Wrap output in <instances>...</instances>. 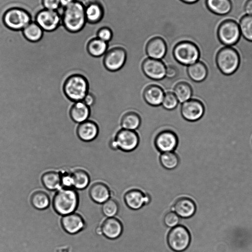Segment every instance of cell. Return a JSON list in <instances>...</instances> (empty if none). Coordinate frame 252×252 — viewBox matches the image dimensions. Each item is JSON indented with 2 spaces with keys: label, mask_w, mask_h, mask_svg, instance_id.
<instances>
[{
  "label": "cell",
  "mask_w": 252,
  "mask_h": 252,
  "mask_svg": "<svg viewBox=\"0 0 252 252\" xmlns=\"http://www.w3.org/2000/svg\"><path fill=\"white\" fill-rule=\"evenodd\" d=\"M235 19V15L231 10L224 15L216 14L209 10L205 13L194 27L197 40L192 42L199 50L198 61L203 63L207 69L206 77L198 84L200 90L205 93H211L217 90L225 76L219 69L216 62L218 52L225 46L218 38V28L223 21Z\"/></svg>",
  "instance_id": "obj_1"
},
{
  "label": "cell",
  "mask_w": 252,
  "mask_h": 252,
  "mask_svg": "<svg viewBox=\"0 0 252 252\" xmlns=\"http://www.w3.org/2000/svg\"><path fill=\"white\" fill-rule=\"evenodd\" d=\"M85 10L84 5L77 0L63 8L62 21L67 30L75 32L82 29L87 22Z\"/></svg>",
  "instance_id": "obj_2"
},
{
  "label": "cell",
  "mask_w": 252,
  "mask_h": 252,
  "mask_svg": "<svg viewBox=\"0 0 252 252\" xmlns=\"http://www.w3.org/2000/svg\"><path fill=\"white\" fill-rule=\"evenodd\" d=\"M79 203V196L72 188H63L55 195L53 205L59 215L65 216L73 213Z\"/></svg>",
  "instance_id": "obj_3"
},
{
  "label": "cell",
  "mask_w": 252,
  "mask_h": 252,
  "mask_svg": "<svg viewBox=\"0 0 252 252\" xmlns=\"http://www.w3.org/2000/svg\"><path fill=\"white\" fill-rule=\"evenodd\" d=\"M172 55L178 63L187 66L199 60L200 52L195 43L190 40H184L174 46Z\"/></svg>",
  "instance_id": "obj_4"
},
{
  "label": "cell",
  "mask_w": 252,
  "mask_h": 252,
  "mask_svg": "<svg viewBox=\"0 0 252 252\" xmlns=\"http://www.w3.org/2000/svg\"><path fill=\"white\" fill-rule=\"evenodd\" d=\"M64 94L71 100L82 101L88 92V83L81 75H73L68 77L63 86Z\"/></svg>",
  "instance_id": "obj_5"
},
{
  "label": "cell",
  "mask_w": 252,
  "mask_h": 252,
  "mask_svg": "<svg viewBox=\"0 0 252 252\" xmlns=\"http://www.w3.org/2000/svg\"><path fill=\"white\" fill-rule=\"evenodd\" d=\"M216 62L219 69L222 73L230 75L237 69L240 58L234 48L231 46H225L218 52Z\"/></svg>",
  "instance_id": "obj_6"
},
{
  "label": "cell",
  "mask_w": 252,
  "mask_h": 252,
  "mask_svg": "<svg viewBox=\"0 0 252 252\" xmlns=\"http://www.w3.org/2000/svg\"><path fill=\"white\" fill-rule=\"evenodd\" d=\"M32 21L31 16L28 12L20 7L10 8L3 16L4 25L14 31H22Z\"/></svg>",
  "instance_id": "obj_7"
},
{
  "label": "cell",
  "mask_w": 252,
  "mask_h": 252,
  "mask_svg": "<svg viewBox=\"0 0 252 252\" xmlns=\"http://www.w3.org/2000/svg\"><path fill=\"white\" fill-rule=\"evenodd\" d=\"M190 240L189 230L185 226L180 224L171 228L167 236L169 247L176 252H182L187 250Z\"/></svg>",
  "instance_id": "obj_8"
},
{
  "label": "cell",
  "mask_w": 252,
  "mask_h": 252,
  "mask_svg": "<svg viewBox=\"0 0 252 252\" xmlns=\"http://www.w3.org/2000/svg\"><path fill=\"white\" fill-rule=\"evenodd\" d=\"M241 35L239 24L232 20L223 21L218 28V38L225 46H231L236 44Z\"/></svg>",
  "instance_id": "obj_9"
},
{
  "label": "cell",
  "mask_w": 252,
  "mask_h": 252,
  "mask_svg": "<svg viewBox=\"0 0 252 252\" xmlns=\"http://www.w3.org/2000/svg\"><path fill=\"white\" fill-rule=\"evenodd\" d=\"M127 58V52L123 47L117 46L109 49L104 55L103 64L109 71L116 72L123 67Z\"/></svg>",
  "instance_id": "obj_10"
},
{
  "label": "cell",
  "mask_w": 252,
  "mask_h": 252,
  "mask_svg": "<svg viewBox=\"0 0 252 252\" xmlns=\"http://www.w3.org/2000/svg\"><path fill=\"white\" fill-rule=\"evenodd\" d=\"M144 75L150 79L160 81L165 78L166 64L161 60L146 58L141 65Z\"/></svg>",
  "instance_id": "obj_11"
},
{
  "label": "cell",
  "mask_w": 252,
  "mask_h": 252,
  "mask_svg": "<svg viewBox=\"0 0 252 252\" xmlns=\"http://www.w3.org/2000/svg\"><path fill=\"white\" fill-rule=\"evenodd\" d=\"M35 22L43 31L52 32L61 23L62 15L58 11L43 9L36 14Z\"/></svg>",
  "instance_id": "obj_12"
},
{
  "label": "cell",
  "mask_w": 252,
  "mask_h": 252,
  "mask_svg": "<svg viewBox=\"0 0 252 252\" xmlns=\"http://www.w3.org/2000/svg\"><path fill=\"white\" fill-rule=\"evenodd\" d=\"M115 140L118 148L126 152L134 150L139 143V137L136 131L123 128L116 133Z\"/></svg>",
  "instance_id": "obj_13"
},
{
  "label": "cell",
  "mask_w": 252,
  "mask_h": 252,
  "mask_svg": "<svg viewBox=\"0 0 252 252\" xmlns=\"http://www.w3.org/2000/svg\"><path fill=\"white\" fill-rule=\"evenodd\" d=\"M180 113L183 118L189 122H195L199 120L204 113L202 103L194 98H191L180 105Z\"/></svg>",
  "instance_id": "obj_14"
},
{
  "label": "cell",
  "mask_w": 252,
  "mask_h": 252,
  "mask_svg": "<svg viewBox=\"0 0 252 252\" xmlns=\"http://www.w3.org/2000/svg\"><path fill=\"white\" fill-rule=\"evenodd\" d=\"M154 143L157 149L160 153L173 152L177 147L178 138L174 131L166 129L157 135Z\"/></svg>",
  "instance_id": "obj_15"
},
{
  "label": "cell",
  "mask_w": 252,
  "mask_h": 252,
  "mask_svg": "<svg viewBox=\"0 0 252 252\" xmlns=\"http://www.w3.org/2000/svg\"><path fill=\"white\" fill-rule=\"evenodd\" d=\"M167 50L165 41L159 36L151 38L145 47V52L147 57L160 60L165 57Z\"/></svg>",
  "instance_id": "obj_16"
},
{
  "label": "cell",
  "mask_w": 252,
  "mask_h": 252,
  "mask_svg": "<svg viewBox=\"0 0 252 252\" xmlns=\"http://www.w3.org/2000/svg\"><path fill=\"white\" fill-rule=\"evenodd\" d=\"M164 94L165 91L161 86L157 84H151L144 89L143 97L148 105L158 107L161 105Z\"/></svg>",
  "instance_id": "obj_17"
},
{
  "label": "cell",
  "mask_w": 252,
  "mask_h": 252,
  "mask_svg": "<svg viewBox=\"0 0 252 252\" xmlns=\"http://www.w3.org/2000/svg\"><path fill=\"white\" fill-rule=\"evenodd\" d=\"M61 224L63 229L67 233L74 234L83 229L85 222L81 215L72 213L63 217L61 220Z\"/></svg>",
  "instance_id": "obj_18"
},
{
  "label": "cell",
  "mask_w": 252,
  "mask_h": 252,
  "mask_svg": "<svg viewBox=\"0 0 252 252\" xmlns=\"http://www.w3.org/2000/svg\"><path fill=\"white\" fill-rule=\"evenodd\" d=\"M196 210L195 203L192 199L188 197L179 198L171 209L172 211L183 219L191 217L195 214Z\"/></svg>",
  "instance_id": "obj_19"
},
{
  "label": "cell",
  "mask_w": 252,
  "mask_h": 252,
  "mask_svg": "<svg viewBox=\"0 0 252 252\" xmlns=\"http://www.w3.org/2000/svg\"><path fill=\"white\" fill-rule=\"evenodd\" d=\"M126 205L133 210H138L149 203V196L144 194L138 189H132L127 192L125 195Z\"/></svg>",
  "instance_id": "obj_20"
},
{
  "label": "cell",
  "mask_w": 252,
  "mask_h": 252,
  "mask_svg": "<svg viewBox=\"0 0 252 252\" xmlns=\"http://www.w3.org/2000/svg\"><path fill=\"white\" fill-rule=\"evenodd\" d=\"M89 194L91 200L98 204H102L110 198L109 188L101 182L93 183L89 189Z\"/></svg>",
  "instance_id": "obj_21"
},
{
  "label": "cell",
  "mask_w": 252,
  "mask_h": 252,
  "mask_svg": "<svg viewBox=\"0 0 252 252\" xmlns=\"http://www.w3.org/2000/svg\"><path fill=\"white\" fill-rule=\"evenodd\" d=\"M77 132L80 139L85 142H90L97 137L98 127L94 122L87 120L79 125Z\"/></svg>",
  "instance_id": "obj_22"
},
{
  "label": "cell",
  "mask_w": 252,
  "mask_h": 252,
  "mask_svg": "<svg viewBox=\"0 0 252 252\" xmlns=\"http://www.w3.org/2000/svg\"><path fill=\"white\" fill-rule=\"evenodd\" d=\"M103 234L110 239H115L119 237L123 230L121 223L116 218H108L101 226Z\"/></svg>",
  "instance_id": "obj_23"
},
{
  "label": "cell",
  "mask_w": 252,
  "mask_h": 252,
  "mask_svg": "<svg viewBox=\"0 0 252 252\" xmlns=\"http://www.w3.org/2000/svg\"><path fill=\"white\" fill-rule=\"evenodd\" d=\"M70 114L72 120L80 124L88 120L90 109L83 101H77L71 107Z\"/></svg>",
  "instance_id": "obj_24"
},
{
  "label": "cell",
  "mask_w": 252,
  "mask_h": 252,
  "mask_svg": "<svg viewBox=\"0 0 252 252\" xmlns=\"http://www.w3.org/2000/svg\"><path fill=\"white\" fill-rule=\"evenodd\" d=\"M186 71L189 78L196 82L203 81L207 75V69L206 66L199 61L187 66Z\"/></svg>",
  "instance_id": "obj_25"
},
{
  "label": "cell",
  "mask_w": 252,
  "mask_h": 252,
  "mask_svg": "<svg viewBox=\"0 0 252 252\" xmlns=\"http://www.w3.org/2000/svg\"><path fill=\"white\" fill-rule=\"evenodd\" d=\"M141 118L137 113L129 111L122 116L120 126L121 128L136 131L141 126Z\"/></svg>",
  "instance_id": "obj_26"
},
{
  "label": "cell",
  "mask_w": 252,
  "mask_h": 252,
  "mask_svg": "<svg viewBox=\"0 0 252 252\" xmlns=\"http://www.w3.org/2000/svg\"><path fill=\"white\" fill-rule=\"evenodd\" d=\"M172 92L180 104L191 99L192 90L189 83L185 81L177 83L173 87Z\"/></svg>",
  "instance_id": "obj_27"
},
{
  "label": "cell",
  "mask_w": 252,
  "mask_h": 252,
  "mask_svg": "<svg viewBox=\"0 0 252 252\" xmlns=\"http://www.w3.org/2000/svg\"><path fill=\"white\" fill-rule=\"evenodd\" d=\"M206 4L211 12L220 15L228 14L232 8L230 0H206Z\"/></svg>",
  "instance_id": "obj_28"
},
{
  "label": "cell",
  "mask_w": 252,
  "mask_h": 252,
  "mask_svg": "<svg viewBox=\"0 0 252 252\" xmlns=\"http://www.w3.org/2000/svg\"><path fill=\"white\" fill-rule=\"evenodd\" d=\"M41 181L47 189H58L61 185V174L52 171L45 172L41 177Z\"/></svg>",
  "instance_id": "obj_29"
},
{
  "label": "cell",
  "mask_w": 252,
  "mask_h": 252,
  "mask_svg": "<svg viewBox=\"0 0 252 252\" xmlns=\"http://www.w3.org/2000/svg\"><path fill=\"white\" fill-rule=\"evenodd\" d=\"M108 44L98 38L92 39L88 45L89 54L94 57H100L104 55L108 50Z\"/></svg>",
  "instance_id": "obj_30"
},
{
  "label": "cell",
  "mask_w": 252,
  "mask_h": 252,
  "mask_svg": "<svg viewBox=\"0 0 252 252\" xmlns=\"http://www.w3.org/2000/svg\"><path fill=\"white\" fill-rule=\"evenodd\" d=\"M22 32L28 40L37 42L41 39L43 31L35 22H31L22 30Z\"/></svg>",
  "instance_id": "obj_31"
},
{
  "label": "cell",
  "mask_w": 252,
  "mask_h": 252,
  "mask_svg": "<svg viewBox=\"0 0 252 252\" xmlns=\"http://www.w3.org/2000/svg\"><path fill=\"white\" fill-rule=\"evenodd\" d=\"M73 187L78 189L86 188L90 183V177L88 172L82 169H77L72 174Z\"/></svg>",
  "instance_id": "obj_32"
},
{
  "label": "cell",
  "mask_w": 252,
  "mask_h": 252,
  "mask_svg": "<svg viewBox=\"0 0 252 252\" xmlns=\"http://www.w3.org/2000/svg\"><path fill=\"white\" fill-rule=\"evenodd\" d=\"M31 202L32 205L36 209L44 210L50 205V198L46 193L39 190L32 194Z\"/></svg>",
  "instance_id": "obj_33"
},
{
  "label": "cell",
  "mask_w": 252,
  "mask_h": 252,
  "mask_svg": "<svg viewBox=\"0 0 252 252\" xmlns=\"http://www.w3.org/2000/svg\"><path fill=\"white\" fill-rule=\"evenodd\" d=\"M159 160L162 166L167 169H174L179 162L178 156L174 151L161 153Z\"/></svg>",
  "instance_id": "obj_34"
},
{
  "label": "cell",
  "mask_w": 252,
  "mask_h": 252,
  "mask_svg": "<svg viewBox=\"0 0 252 252\" xmlns=\"http://www.w3.org/2000/svg\"><path fill=\"white\" fill-rule=\"evenodd\" d=\"M241 35L248 41H252V16L245 15L239 23Z\"/></svg>",
  "instance_id": "obj_35"
},
{
  "label": "cell",
  "mask_w": 252,
  "mask_h": 252,
  "mask_svg": "<svg viewBox=\"0 0 252 252\" xmlns=\"http://www.w3.org/2000/svg\"><path fill=\"white\" fill-rule=\"evenodd\" d=\"M179 102L172 91L165 92L161 106L166 110L173 111L177 109Z\"/></svg>",
  "instance_id": "obj_36"
},
{
  "label": "cell",
  "mask_w": 252,
  "mask_h": 252,
  "mask_svg": "<svg viewBox=\"0 0 252 252\" xmlns=\"http://www.w3.org/2000/svg\"><path fill=\"white\" fill-rule=\"evenodd\" d=\"M119 207L115 200L109 198L102 204L101 211L103 214L107 218L115 217L117 214Z\"/></svg>",
  "instance_id": "obj_37"
},
{
  "label": "cell",
  "mask_w": 252,
  "mask_h": 252,
  "mask_svg": "<svg viewBox=\"0 0 252 252\" xmlns=\"http://www.w3.org/2000/svg\"><path fill=\"white\" fill-rule=\"evenodd\" d=\"M163 221L166 226L172 228L181 224L182 218L174 212L171 211L165 215Z\"/></svg>",
  "instance_id": "obj_38"
},
{
  "label": "cell",
  "mask_w": 252,
  "mask_h": 252,
  "mask_svg": "<svg viewBox=\"0 0 252 252\" xmlns=\"http://www.w3.org/2000/svg\"><path fill=\"white\" fill-rule=\"evenodd\" d=\"M96 36L97 38L108 43L113 37V32L109 27L103 26L98 30Z\"/></svg>",
  "instance_id": "obj_39"
},
{
  "label": "cell",
  "mask_w": 252,
  "mask_h": 252,
  "mask_svg": "<svg viewBox=\"0 0 252 252\" xmlns=\"http://www.w3.org/2000/svg\"><path fill=\"white\" fill-rule=\"evenodd\" d=\"M179 68L173 64L166 65L165 78L169 80H174L179 75Z\"/></svg>",
  "instance_id": "obj_40"
},
{
  "label": "cell",
  "mask_w": 252,
  "mask_h": 252,
  "mask_svg": "<svg viewBox=\"0 0 252 252\" xmlns=\"http://www.w3.org/2000/svg\"><path fill=\"white\" fill-rule=\"evenodd\" d=\"M42 4L44 9L57 11L61 5L59 0H42Z\"/></svg>",
  "instance_id": "obj_41"
},
{
  "label": "cell",
  "mask_w": 252,
  "mask_h": 252,
  "mask_svg": "<svg viewBox=\"0 0 252 252\" xmlns=\"http://www.w3.org/2000/svg\"><path fill=\"white\" fill-rule=\"evenodd\" d=\"M61 185L64 188H72L73 187V178L71 174L64 173L61 175Z\"/></svg>",
  "instance_id": "obj_42"
},
{
  "label": "cell",
  "mask_w": 252,
  "mask_h": 252,
  "mask_svg": "<svg viewBox=\"0 0 252 252\" xmlns=\"http://www.w3.org/2000/svg\"><path fill=\"white\" fill-rule=\"evenodd\" d=\"M82 101L90 108L94 105L95 100L93 94L88 93Z\"/></svg>",
  "instance_id": "obj_43"
},
{
  "label": "cell",
  "mask_w": 252,
  "mask_h": 252,
  "mask_svg": "<svg viewBox=\"0 0 252 252\" xmlns=\"http://www.w3.org/2000/svg\"><path fill=\"white\" fill-rule=\"evenodd\" d=\"M171 111H172V112H173V115L171 117V118H170L167 125H166V127H165V128L163 130L167 129L170 127L174 117H175L176 114H175V111L174 110ZM155 139L152 141H141L139 139V143H140L141 144H152L154 143Z\"/></svg>",
  "instance_id": "obj_44"
},
{
  "label": "cell",
  "mask_w": 252,
  "mask_h": 252,
  "mask_svg": "<svg viewBox=\"0 0 252 252\" xmlns=\"http://www.w3.org/2000/svg\"><path fill=\"white\" fill-rule=\"evenodd\" d=\"M244 11L246 15L252 16V0H247L244 6Z\"/></svg>",
  "instance_id": "obj_45"
},
{
  "label": "cell",
  "mask_w": 252,
  "mask_h": 252,
  "mask_svg": "<svg viewBox=\"0 0 252 252\" xmlns=\"http://www.w3.org/2000/svg\"><path fill=\"white\" fill-rule=\"evenodd\" d=\"M75 0H59L61 6L64 8Z\"/></svg>",
  "instance_id": "obj_46"
},
{
  "label": "cell",
  "mask_w": 252,
  "mask_h": 252,
  "mask_svg": "<svg viewBox=\"0 0 252 252\" xmlns=\"http://www.w3.org/2000/svg\"><path fill=\"white\" fill-rule=\"evenodd\" d=\"M181 1L184 2L185 3L188 4H191L194 3L198 1L199 0H180Z\"/></svg>",
  "instance_id": "obj_47"
},
{
  "label": "cell",
  "mask_w": 252,
  "mask_h": 252,
  "mask_svg": "<svg viewBox=\"0 0 252 252\" xmlns=\"http://www.w3.org/2000/svg\"><path fill=\"white\" fill-rule=\"evenodd\" d=\"M175 114H176V112H175ZM175 116H176V115H175ZM175 117H174V118H175ZM174 119H173V120H174ZM173 121H172V122H173ZM172 123H171V124H172ZM171 125H170V126H171ZM154 142H155V141H154ZM139 144H141V145H154V144H140V143H139Z\"/></svg>",
  "instance_id": "obj_48"
}]
</instances>
